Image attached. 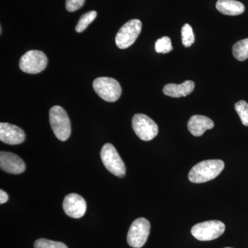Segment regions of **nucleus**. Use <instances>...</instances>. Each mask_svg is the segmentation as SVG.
I'll use <instances>...</instances> for the list:
<instances>
[{
	"label": "nucleus",
	"instance_id": "39448f33",
	"mask_svg": "<svg viewBox=\"0 0 248 248\" xmlns=\"http://www.w3.org/2000/svg\"><path fill=\"white\" fill-rule=\"evenodd\" d=\"M226 226L220 221H208L197 223L192 227V236L202 241H212L221 236L224 233Z\"/></svg>",
	"mask_w": 248,
	"mask_h": 248
},
{
	"label": "nucleus",
	"instance_id": "4be33fe9",
	"mask_svg": "<svg viewBox=\"0 0 248 248\" xmlns=\"http://www.w3.org/2000/svg\"><path fill=\"white\" fill-rule=\"evenodd\" d=\"M85 0H66V9L68 12H74L84 6Z\"/></svg>",
	"mask_w": 248,
	"mask_h": 248
},
{
	"label": "nucleus",
	"instance_id": "f257e3e1",
	"mask_svg": "<svg viewBox=\"0 0 248 248\" xmlns=\"http://www.w3.org/2000/svg\"><path fill=\"white\" fill-rule=\"evenodd\" d=\"M224 167V162L222 160H205L196 164L190 170L189 180L195 184L208 182L218 177Z\"/></svg>",
	"mask_w": 248,
	"mask_h": 248
},
{
	"label": "nucleus",
	"instance_id": "b1692460",
	"mask_svg": "<svg viewBox=\"0 0 248 248\" xmlns=\"http://www.w3.org/2000/svg\"><path fill=\"white\" fill-rule=\"evenodd\" d=\"M229 248V247H228V248Z\"/></svg>",
	"mask_w": 248,
	"mask_h": 248
},
{
	"label": "nucleus",
	"instance_id": "a211bd4d",
	"mask_svg": "<svg viewBox=\"0 0 248 248\" xmlns=\"http://www.w3.org/2000/svg\"><path fill=\"white\" fill-rule=\"evenodd\" d=\"M182 40L183 45L186 48L191 46L195 42V37L192 28L190 24H186L182 29Z\"/></svg>",
	"mask_w": 248,
	"mask_h": 248
},
{
	"label": "nucleus",
	"instance_id": "f3484780",
	"mask_svg": "<svg viewBox=\"0 0 248 248\" xmlns=\"http://www.w3.org/2000/svg\"><path fill=\"white\" fill-rule=\"evenodd\" d=\"M97 13L95 11H91L81 16L79 22L77 24L76 31L78 32H81L86 30L93 21L97 17Z\"/></svg>",
	"mask_w": 248,
	"mask_h": 248
},
{
	"label": "nucleus",
	"instance_id": "0eeeda50",
	"mask_svg": "<svg viewBox=\"0 0 248 248\" xmlns=\"http://www.w3.org/2000/svg\"><path fill=\"white\" fill-rule=\"evenodd\" d=\"M151 231V223L145 218H139L129 228L127 241L130 247L141 248L146 244Z\"/></svg>",
	"mask_w": 248,
	"mask_h": 248
},
{
	"label": "nucleus",
	"instance_id": "9b49d317",
	"mask_svg": "<svg viewBox=\"0 0 248 248\" xmlns=\"http://www.w3.org/2000/svg\"><path fill=\"white\" fill-rule=\"evenodd\" d=\"M0 168L3 171L9 174H19L25 171L26 165L17 155L9 152L1 151Z\"/></svg>",
	"mask_w": 248,
	"mask_h": 248
},
{
	"label": "nucleus",
	"instance_id": "f8f14e48",
	"mask_svg": "<svg viewBox=\"0 0 248 248\" xmlns=\"http://www.w3.org/2000/svg\"><path fill=\"white\" fill-rule=\"evenodd\" d=\"M24 130L9 123L0 124V140L9 145H18L25 141Z\"/></svg>",
	"mask_w": 248,
	"mask_h": 248
},
{
	"label": "nucleus",
	"instance_id": "9d476101",
	"mask_svg": "<svg viewBox=\"0 0 248 248\" xmlns=\"http://www.w3.org/2000/svg\"><path fill=\"white\" fill-rule=\"evenodd\" d=\"M86 208V201L78 194H69L63 200V210L66 215L72 218H79L84 216Z\"/></svg>",
	"mask_w": 248,
	"mask_h": 248
},
{
	"label": "nucleus",
	"instance_id": "2eb2a0df",
	"mask_svg": "<svg viewBox=\"0 0 248 248\" xmlns=\"http://www.w3.org/2000/svg\"><path fill=\"white\" fill-rule=\"evenodd\" d=\"M217 9L226 16H236L244 14L245 6L236 0H218Z\"/></svg>",
	"mask_w": 248,
	"mask_h": 248
},
{
	"label": "nucleus",
	"instance_id": "f03ea898",
	"mask_svg": "<svg viewBox=\"0 0 248 248\" xmlns=\"http://www.w3.org/2000/svg\"><path fill=\"white\" fill-rule=\"evenodd\" d=\"M50 126L56 138L62 141L69 138L71 133V125L68 114L63 108L55 106L49 112Z\"/></svg>",
	"mask_w": 248,
	"mask_h": 248
},
{
	"label": "nucleus",
	"instance_id": "4468645a",
	"mask_svg": "<svg viewBox=\"0 0 248 248\" xmlns=\"http://www.w3.org/2000/svg\"><path fill=\"white\" fill-rule=\"evenodd\" d=\"M195 84L193 81L187 80L181 84H169L163 89L166 95L174 98L186 97L193 92Z\"/></svg>",
	"mask_w": 248,
	"mask_h": 248
},
{
	"label": "nucleus",
	"instance_id": "aec40b11",
	"mask_svg": "<svg viewBox=\"0 0 248 248\" xmlns=\"http://www.w3.org/2000/svg\"><path fill=\"white\" fill-rule=\"evenodd\" d=\"M235 110L239 115L241 122L248 126V104L246 101L241 100L235 104Z\"/></svg>",
	"mask_w": 248,
	"mask_h": 248
},
{
	"label": "nucleus",
	"instance_id": "ddd939ff",
	"mask_svg": "<svg viewBox=\"0 0 248 248\" xmlns=\"http://www.w3.org/2000/svg\"><path fill=\"white\" fill-rule=\"evenodd\" d=\"M215 126L213 121L203 115L192 116L187 123V128L192 135L200 137L207 130H210Z\"/></svg>",
	"mask_w": 248,
	"mask_h": 248
},
{
	"label": "nucleus",
	"instance_id": "412c9836",
	"mask_svg": "<svg viewBox=\"0 0 248 248\" xmlns=\"http://www.w3.org/2000/svg\"><path fill=\"white\" fill-rule=\"evenodd\" d=\"M35 248H68L66 245L62 242L51 241L46 239H39L34 244Z\"/></svg>",
	"mask_w": 248,
	"mask_h": 248
},
{
	"label": "nucleus",
	"instance_id": "1a4fd4ad",
	"mask_svg": "<svg viewBox=\"0 0 248 248\" xmlns=\"http://www.w3.org/2000/svg\"><path fill=\"white\" fill-rule=\"evenodd\" d=\"M48 63L47 57L40 50H29L19 60V68L29 74H37L45 69Z\"/></svg>",
	"mask_w": 248,
	"mask_h": 248
},
{
	"label": "nucleus",
	"instance_id": "20e7f679",
	"mask_svg": "<svg viewBox=\"0 0 248 248\" xmlns=\"http://www.w3.org/2000/svg\"><path fill=\"white\" fill-rule=\"evenodd\" d=\"M100 155L103 164L109 172L118 177H125V164L113 145L106 143L102 147Z\"/></svg>",
	"mask_w": 248,
	"mask_h": 248
},
{
	"label": "nucleus",
	"instance_id": "6ab92c4d",
	"mask_svg": "<svg viewBox=\"0 0 248 248\" xmlns=\"http://www.w3.org/2000/svg\"><path fill=\"white\" fill-rule=\"evenodd\" d=\"M173 49L172 42L169 37H163L155 43V50L158 53H169Z\"/></svg>",
	"mask_w": 248,
	"mask_h": 248
},
{
	"label": "nucleus",
	"instance_id": "dca6fc26",
	"mask_svg": "<svg viewBox=\"0 0 248 248\" xmlns=\"http://www.w3.org/2000/svg\"><path fill=\"white\" fill-rule=\"evenodd\" d=\"M233 55L236 60L243 62L248 59V38L236 42L232 47Z\"/></svg>",
	"mask_w": 248,
	"mask_h": 248
},
{
	"label": "nucleus",
	"instance_id": "6e6552de",
	"mask_svg": "<svg viewBox=\"0 0 248 248\" xmlns=\"http://www.w3.org/2000/svg\"><path fill=\"white\" fill-rule=\"evenodd\" d=\"M142 29L141 22L139 19H131L125 23L117 32L115 43L119 48H128L135 43Z\"/></svg>",
	"mask_w": 248,
	"mask_h": 248
},
{
	"label": "nucleus",
	"instance_id": "423d86ee",
	"mask_svg": "<svg viewBox=\"0 0 248 248\" xmlns=\"http://www.w3.org/2000/svg\"><path fill=\"white\" fill-rule=\"evenodd\" d=\"M132 126L138 138L143 141H151L159 133L157 124L148 116L143 114L134 115Z\"/></svg>",
	"mask_w": 248,
	"mask_h": 248
},
{
	"label": "nucleus",
	"instance_id": "7ed1b4c3",
	"mask_svg": "<svg viewBox=\"0 0 248 248\" xmlns=\"http://www.w3.org/2000/svg\"><path fill=\"white\" fill-rule=\"evenodd\" d=\"M93 87L98 95L108 102H116L122 94L120 83L113 78H97L93 81Z\"/></svg>",
	"mask_w": 248,
	"mask_h": 248
},
{
	"label": "nucleus",
	"instance_id": "5701e85b",
	"mask_svg": "<svg viewBox=\"0 0 248 248\" xmlns=\"http://www.w3.org/2000/svg\"><path fill=\"white\" fill-rule=\"evenodd\" d=\"M9 200V196L4 190H0V203L3 204L6 203Z\"/></svg>",
	"mask_w": 248,
	"mask_h": 248
}]
</instances>
